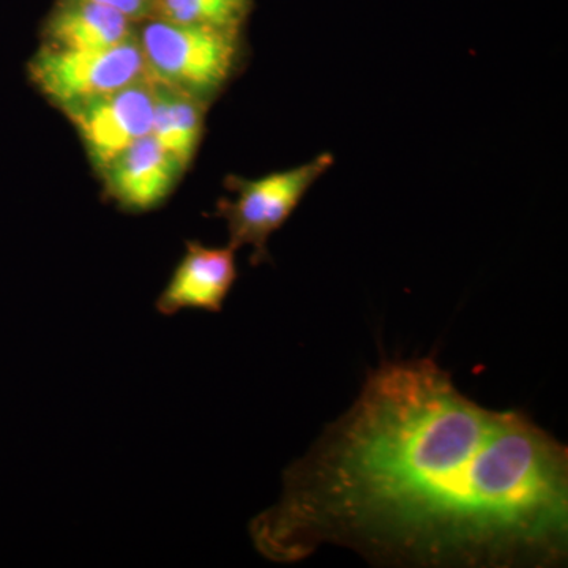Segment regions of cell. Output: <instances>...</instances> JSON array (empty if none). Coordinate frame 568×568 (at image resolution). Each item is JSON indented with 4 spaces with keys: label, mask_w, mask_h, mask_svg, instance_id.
<instances>
[{
    "label": "cell",
    "mask_w": 568,
    "mask_h": 568,
    "mask_svg": "<svg viewBox=\"0 0 568 568\" xmlns=\"http://www.w3.org/2000/svg\"><path fill=\"white\" fill-rule=\"evenodd\" d=\"M149 80L211 103L241 65L242 31L149 20L138 24Z\"/></svg>",
    "instance_id": "cell-2"
},
{
    "label": "cell",
    "mask_w": 568,
    "mask_h": 568,
    "mask_svg": "<svg viewBox=\"0 0 568 568\" xmlns=\"http://www.w3.org/2000/svg\"><path fill=\"white\" fill-rule=\"evenodd\" d=\"M136 37V22L91 0H58L41 28V44L54 50H104Z\"/></svg>",
    "instance_id": "cell-8"
},
{
    "label": "cell",
    "mask_w": 568,
    "mask_h": 568,
    "mask_svg": "<svg viewBox=\"0 0 568 568\" xmlns=\"http://www.w3.org/2000/svg\"><path fill=\"white\" fill-rule=\"evenodd\" d=\"M28 74L33 88L61 111L149 80L138 37L92 51L54 50L40 44L28 63Z\"/></svg>",
    "instance_id": "cell-4"
},
{
    "label": "cell",
    "mask_w": 568,
    "mask_h": 568,
    "mask_svg": "<svg viewBox=\"0 0 568 568\" xmlns=\"http://www.w3.org/2000/svg\"><path fill=\"white\" fill-rule=\"evenodd\" d=\"M153 111L155 92L151 80L62 110L80 134L97 171L152 133Z\"/></svg>",
    "instance_id": "cell-5"
},
{
    "label": "cell",
    "mask_w": 568,
    "mask_h": 568,
    "mask_svg": "<svg viewBox=\"0 0 568 568\" xmlns=\"http://www.w3.org/2000/svg\"><path fill=\"white\" fill-rule=\"evenodd\" d=\"M252 0H153L151 18L242 31Z\"/></svg>",
    "instance_id": "cell-10"
},
{
    "label": "cell",
    "mask_w": 568,
    "mask_h": 568,
    "mask_svg": "<svg viewBox=\"0 0 568 568\" xmlns=\"http://www.w3.org/2000/svg\"><path fill=\"white\" fill-rule=\"evenodd\" d=\"M91 2L119 11L123 17L140 24L151 18L153 0H91Z\"/></svg>",
    "instance_id": "cell-11"
},
{
    "label": "cell",
    "mask_w": 568,
    "mask_h": 568,
    "mask_svg": "<svg viewBox=\"0 0 568 568\" xmlns=\"http://www.w3.org/2000/svg\"><path fill=\"white\" fill-rule=\"evenodd\" d=\"M185 168L152 134L119 153L103 170L104 193L122 211L141 213L162 205Z\"/></svg>",
    "instance_id": "cell-6"
},
{
    "label": "cell",
    "mask_w": 568,
    "mask_h": 568,
    "mask_svg": "<svg viewBox=\"0 0 568 568\" xmlns=\"http://www.w3.org/2000/svg\"><path fill=\"white\" fill-rule=\"evenodd\" d=\"M237 280L235 248H212L189 242L181 263L156 301V312L173 316L182 310L220 313Z\"/></svg>",
    "instance_id": "cell-7"
},
{
    "label": "cell",
    "mask_w": 568,
    "mask_h": 568,
    "mask_svg": "<svg viewBox=\"0 0 568 568\" xmlns=\"http://www.w3.org/2000/svg\"><path fill=\"white\" fill-rule=\"evenodd\" d=\"M152 84L155 92L153 140L189 170L203 138L209 104L160 82L152 81Z\"/></svg>",
    "instance_id": "cell-9"
},
{
    "label": "cell",
    "mask_w": 568,
    "mask_h": 568,
    "mask_svg": "<svg viewBox=\"0 0 568 568\" xmlns=\"http://www.w3.org/2000/svg\"><path fill=\"white\" fill-rule=\"evenodd\" d=\"M250 537L282 564L334 545L384 566H562L568 452L525 414L467 398L432 357L383 362Z\"/></svg>",
    "instance_id": "cell-1"
},
{
    "label": "cell",
    "mask_w": 568,
    "mask_h": 568,
    "mask_svg": "<svg viewBox=\"0 0 568 568\" xmlns=\"http://www.w3.org/2000/svg\"><path fill=\"white\" fill-rule=\"evenodd\" d=\"M334 163L332 153H321L312 162L265 178H227V190L235 196L220 201L216 216L226 222L230 245L235 250L252 246L253 265L267 261L271 235L287 222L306 192Z\"/></svg>",
    "instance_id": "cell-3"
}]
</instances>
